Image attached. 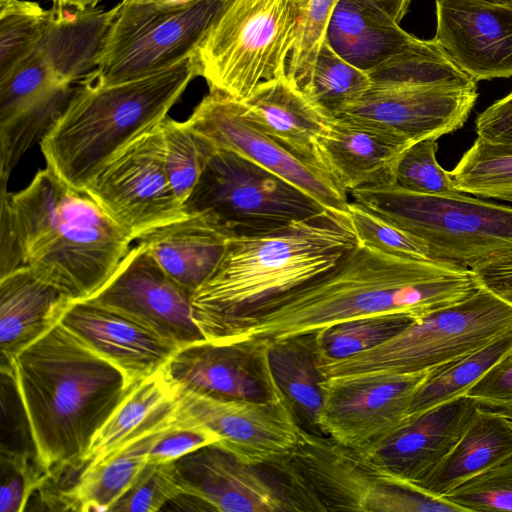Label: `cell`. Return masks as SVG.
<instances>
[{"instance_id": "cell-1", "label": "cell", "mask_w": 512, "mask_h": 512, "mask_svg": "<svg viewBox=\"0 0 512 512\" xmlns=\"http://www.w3.org/2000/svg\"><path fill=\"white\" fill-rule=\"evenodd\" d=\"M478 287L469 270L404 258L358 243L326 275L229 322L209 341H271L382 314L418 319L467 298Z\"/></svg>"}, {"instance_id": "cell-2", "label": "cell", "mask_w": 512, "mask_h": 512, "mask_svg": "<svg viewBox=\"0 0 512 512\" xmlns=\"http://www.w3.org/2000/svg\"><path fill=\"white\" fill-rule=\"evenodd\" d=\"M1 184L0 277L27 267L72 302L94 297L132 240L84 191L48 167L18 192Z\"/></svg>"}, {"instance_id": "cell-3", "label": "cell", "mask_w": 512, "mask_h": 512, "mask_svg": "<svg viewBox=\"0 0 512 512\" xmlns=\"http://www.w3.org/2000/svg\"><path fill=\"white\" fill-rule=\"evenodd\" d=\"M1 373L13 381L48 479L81 469L94 435L131 390L116 365L61 322Z\"/></svg>"}, {"instance_id": "cell-4", "label": "cell", "mask_w": 512, "mask_h": 512, "mask_svg": "<svg viewBox=\"0 0 512 512\" xmlns=\"http://www.w3.org/2000/svg\"><path fill=\"white\" fill-rule=\"evenodd\" d=\"M349 212L313 217L255 236L228 239L192 295V317L209 340L229 322L326 275L357 246Z\"/></svg>"}, {"instance_id": "cell-5", "label": "cell", "mask_w": 512, "mask_h": 512, "mask_svg": "<svg viewBox=\"0 0 512 512\" xmlns=\"http://www.w3.org/2000/svg\"><path fill=\"white\" fill-rule=\"evenodd\" d=\"M197 76L195 55L117 84H103L91 72L77 83L40 140L46 167L66 185L84 191L114 154L168 116Z\"/></svg>"}, {"instance_id": "cell-6", "label": "cell", "mask_w": 512, "mask_h": 512, "mask_svg": "<svg viewBox=\"0 0 512 512\" xmlns=\"http://www.w3.org/2000/svg\"><path fill=\"white\" fill-rule=\"evenodd\" d=\"M265 467L298 511L465 512L444 498L391 480L361 452L304 429L287 458Z\"/></svg>"}, {"instance_id": "cell-7", "label": "cell", "mask_w": 512, "mask_h": 512, "mask_svg": "<svg viewBox=\"0 0 512 512\" xmlns=\"http://www.w3.org/2000/svg\"><path fill=\"white\" fill-rule=\"evenodd\" d=\"M355 202L422 240L435 261L462 270L512 250V208L457 195H428L395 184L350 191Z\"/></svg>"}, {"instance_id": "cell-8", "label": "cell", "mask_w": 512, "mask_h": 512, "mask_svg": "<svg viewBox=\"0 0 512 512\" xmlns=\"http://www.w3.org/2000/svg\"><path fill=\"white\" fill-rule=\"evenodd\" d=\"M511 329L512 306L479 286L467 298L413 320L382 344L318 367L325 378L429 371L481 349Z\"/></svg>"}, {"instance_id": "cell-9", "label": "cell", "mask_w": 512, "mask_h": 512, "mask_svg": "<svg viewBox=\"0 0 512 512\" xmlns=\"http://www.w3.org/2000/svg\"><path fill=\"white\" fill-rule=\"evenodd\" d=\"M293 0H226L195 52L210 91L244 101L286 74L295 36Z\"/></svg>"}, {"instance_id": "cell-10", "label": "cell", "mask_w": 512, "mask_h": 512, "mask_svg": "<svg viewBox=\"0 0 512 512\" xmlns=\"http://www.w3.org/2000/svg\"><path fill=\"white\" fill-rule=\"evenodd\" d=\"M184 209L209 216L230 237H239L269 233L326 208L250 159L211 146Z\"/></svg>"}, {"instance_id": "cell-11", "label": "cell", "mask_w": 512, "mask_h": 512, "mask_svg": "<svg viewBox=\"0 0 512 512\" xmlns=\"http://www.w3.org/2000/svg\"><path fill=\"white\" fill-rule=\"evenodd\" d=\"M226 0L179 4L123 0L106 33L95 78L106 85L163 71L195 55Z\"/></svg>"}, {"instance_id": "cell-12", "label": "cell", "mask_w": 512, "mask_h": 512, "mask_svg": "<svg viewBox=\"0 0 512 512\" xmlns=\"http://www.w3.org/2000/svg\"><path fill=\"white\" fill-rule=\"evenodd\" d=\"M84 192L132 241L187 215L166 174L161 122L114 154Z\"/></svg>"}, {"instance_id": "cell-13", "label": "cell", "mask_w": 512, "mask_h": 512, "mask_svg": "<svg viewBox=\"0 0 512 512\" xmlns=\"http://www.w3.org/2000/svg\"><path fill=\"white\" fill-rule=\"evenodd\" d=\"M431 371H376L326 378L318 420L321 434L366 451L407 420L412 401Z\"/></svg>"}, {"instance_id": "cell-14", "label": "cell", "mask_w": 512, "mask_h": 512, "mask_svg": "<svg viewBox=\"0 0 512 512\" xmlns=\"http://www.w3.org/2000/svg\"><path fill=\"white\" fill-rule=\"evenodd\" d=\"M210 146L240 154L290 182L326 209L348 212L347 191L327 170L288 151L245 115L241 101L210 91L185 121Z\"/></svg>"}, {"instance_id": "cell-15", "label": "cell", "mask_w": 512, "mask_h": 512, "mask_svg": "<svg viewBox=\"0 0 512 512\" xmlns=\"http://www.w3.org/2000/svg\"><path fill=\"white\" fill-rule=\"evenodd\" d=\"M178 406L220 437L216 442L239 461L265 466L287 458L302 428L285 397L253 401L215 396L181 387Z\"/></svg>"}, {"instance_id": "cell-16", "label": "cell", "mask_w": 512, "mask_h": 512, "mask_svg": "<svg viewBox=\"0 0 512 512\" xmlns=\"http://www.w3.org/2000/svg\"><path fill=\"white\" fill-rule=\"evenodd\" d=\"M192 295L138 243L107 284L88 300L140 322L183 348L206 340L192 317Z\"/></svg>"}, {"instance_id": "cell-17", "label": "cell", "mask_w": 512, "mask_h": 512, "mask_svg": "<svg viewBox=\"0 0 512 512\" xmlns=\"http://www.w3.org/2000/svg\"><path fill=\"white\" fill-rule=\"evenodd\" d=\"M477 86L371 84L342 116L414 143L460 129L469 117Z\"/></svg>"}, {"instance_id": "cell-18", "label": "cell", "mask_w": 512, "mask_h": 512, "mask_svg": "<svg viewBox=\"0 0 512 512\" xmlns=\"http://www.w3.org/2000/svg\"><path fill=\"white\" fill-rule=\"evenodd\" d=\"M182 496L222 512L298 511L279 479L265 466L239 461L217 443L174 461Z\"/></svg>"}, {"instance_id": "cell-19", "label": "cell", "mask_w": 512, "mask_h": 512, "mask_svg": "<svg viewBox=\"0 0 512 512\" xmlns=\"http://www.w3.org/2000/svg\"><path fill=\"white\" fill-rule=\"evenodd\" d=\"M38 46L0 81V179L7 184L24 154L43 138L73 93Z\"/></svg>"}, {"instance_id": "cell-20", "label": "cell", "mask_w": 512, "mask_h": 512, "mask_svg": "<svg viewBox=\"0 0 512 512\" xmlns=\"http://www.w3.org/2000/svg\"><path fill=\"white\" fill-rule=\"evenodd\" d=\"M167 366L184 389L253 401L284 397L271 369L267 339L197 342L179 349Z\"/></svg>"}, {"instance_id": "cell-21", "label": "cell", "mask_w": 512, "mask_h": 512, "mask_svg": "<svg viewBox=\"0 0 512 512\" xmlns=\"http://www.w3.org/2000/svg\"><path fill=\"white\" fill-rule=\"evenodd\" d=\"M478 407L473 399L459 396L408 417L361 453L386 477L416 487L452 451Z\"/></svg>"}, {"instance_id": "cell-22", "label": "cell", "mask_w": 512, "mask_h": 512, "mask_svg": "<svg viewBox=\"0 0 512 512\" xmlns=\"http://www.w3.org/2000/svg\"><path fill=\"white\" fill-rule=\"evenodd\" d=\"M433 40L475 82L512 76V7L436 0Z\"/></svg>"}, {"instance_id": "cell-23", "label": "cell", "mask_w": 512, "mask_h": 512, "mask_svg": "<svg viewBox=\"0 0 512 512\" xmlns=\"http://www.w3.org/2000/svg\"><path fill=\"white\" fill-rule=\"evenodd\" d=\"M60 322L116 365L130 388L181 349L140 322L92 300L71 302Z\"/></svg>"}, {"instance_id": "cell-24", "label": "cell", "mask_w": 512, "mask_h": 512, "mask_svg": "<svg viewBox=\"0 0 512 512\" xmlns=\"http://www.w3.org/2000/svg\"><path fill=\"white\" fill-rule=\"evenodd\" d=\"M241 102L246 117L259 129L296 157L323 168L318 147L335 118L309 100L286 74L260 84Z\"/></svg>"}, {"instance_id": "cell-25", "label": "cell", "mask_w": 512, "mask_h": 512, "mask_svg": "<svg viewBox=\"0 0 512 512\" xmlns=\"http://www.w3.org/2000/svg\"><path fill=\"white\" fill-rule=\"evenodd\" d=\"M410 144L382 129L335 118L318 151L323 168L350 192L394 184L397 161Z\"/></svg>"}, {"instance_id": "cell-26", "label": "cell", "mask_w": 512, "mask_h": 512, "mask_svg": "<svg viewBox=\"0 0 512 512\" xmlns=\"http://www.w3.org/2000/svg\"><path fill=\"white\" fill-rule=\"evenodd\" d=\"M176 403L116 450L85 465L77 481L49 505L56 502L61 510L109 511L147 464L151 447L175 416Z\"/></svg>"}, {"instance_id": "cell-27", "label": "cell", "mask_w": 512, "mask_h": 512, "mask_svg": "<svg viewBox=\"0 0 512 512\" xmlns=\"http://www.w3.org/2000/svg\"><path fill=\"white\" fill-rule=\"evenodd\" d=\"M71 302L27 267L0 277L1 370L59 323Z\"/></svg>"}, {"instance_id": "cell-28", "label": "cell", "mask_w": 512, "mask_h": 512, "mask_svg": "<svg viewBox=\"0 0 512 512\" xmlns=\"http://www.w3.org/2000/svg\"><path fill=\"white\" fill-rule=\"evenodd\" d=\"M230 235L204 214H187L138 240L162 269L192 293L218 264Z\"/></svg>"}, {"instance_id": "cell-29", "label": "cell", "mask_w": 512, "mask_h": 512, "mask_svg": "<svg viewBox=\"0 0 512 512\" xmlns=\"http://www.w3.org/2000/svg\"><path fill=\"white\" fill-rule=\"evenodd\" d=\"M419 40L367 0H339L325 39L339 56L367 73Z\"/></svg>"}, {"instance_id": "cell-30", "label": "cell", "mask_w": 512, "mask_h": 512, "mask_svg": "<svg viewBox=\"0 0 512 512\" xmlns=\"http://www.w3.org/2000/svg\"><path fill=\"white\" fill-rule=\"evenodd\" d=\"M512 454V425L507 416L478 407L461 439L442 463L416 487L443 497L460 484Z\"/></svg>"}, {"instance_id": "cell-31", "label": "cell", "mask_w": 512, "mask_h": 512, "mask_svg": "<svg viewBox=\"0 0 512 512\" xmlns=\"http://www.w3.org/2000/svg\"><path fill=\"white\" fill-rule=\"evenodd\" d=\"M50 9L49 18L39 47L47 54L58 75L70 84L96 69L106 33L118 11Z\"/></svg>"}, {"instance_id": "cell-32", "label": "cell", "mask_w": 512, "mask_h": 512, "mask_svg": "<svg viewBox=\"0 0 512 512\" xmlns=\"http://www.w3.org/2000/svg\"><path fill=\"white\" fill-rule=\"evenodd\" d=\"M272 372L299 425L322 435L319 414L324 401L315 334L294 335L269 341Z\"/></svg>"}, {"instance_id": "cell-33", "label": "cell", "mask_w": 512, "mask_h": 512, "mask_svg": "<svg viewBox=\"0 0 512 512\" xmlns=\"http://www.w3.org/2000/svg\"><path fill=\"white\" fill-rule=\"evenodd\" d=\"M167 365L131 388L94 435L81 459V469L116 450L174 406L181 386Z\"/></svg>"}, {"instance_id": "cell-34", "label": "cell", "mask_w": 512, "mask_h": 512, "mask_svg": "<svg viewBox=\"0 0 512 512\" xmlns=\"http://www.w3.org/2000/svg\"><path fill=\"white\" fill-rule=\"evenodd\" d=\"M512 349V329L481 349L433 369L418 389L408 417L462 396Z\"/></svg>"}, {"instance_id": "cell-35", "label": "cell", "mask_w": 512, "mask_h": 512, "mask_svg": "<svg viewBox=\"0 0 512 512\" xmlns=\"http://www.w3.org/2000/svg\"><path fill=\"white\" fill-rule=\"evenodd\" d=\"M449 173L463 194L512 203V145L477 136Z\"/></svg>"}, {"instance_id": "cell-36", "label": "cell", "mask_w": 512, "mask_h": 512, "mask_svg": "<svg viewBox=\"0 0 512 512\" xmlns=\"http://www.w3.org/2000/svg\"><path fill=\"white\" fill-rule=\"evenodd\" d=\"M370 87L369 74L339 56L325 41L301 91L324 113L338 118Z\"/></svg>"}, {"instance_id": "cell-37", "label": "cell", "mask_w": 512, "mask_h": 512, "mask_svg": "<svg viewBox=\"0 0 512 512\" xmlns=\"http://www.w3.org/2000/svg\"><path fill=\"white\" fill-rule=\"evenodd\" d=\"M415 320L405 314H382L342 321L315 334L319 364L351 357L392 338Z\"/></svg>"}, {"instance_id": "cell-38", "label": "cell", "mask_w": 512, "mask_h": 512, "mask_svg": "<svg viewBox=\"0 0 512 512\" xmlns=\"http://www.w3.org/2000/svg\"><path fill=\"white\" fill-rule=\"evenodd\" d=\"M50 10L27 0H0V81L38 47Z\"/></svg>"}, {"instance_id": "cell-39", "label": "cell", "mask_w": 512, "mask_h": 512, "mask_svg": "<svg viewBox=\"0 0 512 512\" xmlns=\"http://www.w3.org/2000/svg\"><path fill=\"white\" fill-rule=\"evenodd\" d=\"M163 158L169 182L184 204L204 168L211 146L184 122L166 116L161 121Z\"/></svg>"}, {"instance_id": "cell-40", "label": "cell", "mask_w": 512, "mask_h": 512, "mask_svg": "<svg viewBox=\"0 0 512 512\" xmlns=\"http://www.w3.org/2000/svg\"><path fill=\"white\" fill-rule=\"evenodd\" d=\"M339 0H293L296 24L286 75L300 90L307 84Z\"/></svg>"}, {"instance_id": "cell-41", "label": "cell", "mask_w": 512, "mask_h": 512, "mask_svg": "<svg viewBox=\"0 0 512 512\" xmlns=\"http://www.w3.org/2000/svg\"><path fill=\"white\" fill-rule=\"evenodd\" d=\"M436 140L427 138L416 141L403 151L394 170L396 186L419 194H463L454 186L449 171L437 162Z\"/></svg>"}, {"instance_id": "cell-42", "label": "cell", "mask_w": 512, "mask_h": 512, "mask_svg": "<svg viewBox=\"0 0 512 512\" xmlns=\"http://www.w3.org/2000/svg\"><path fill=\"white\" fill-rule=\"evenodd\" d=\"M348 212L358 243L404 258L435 261L422 240L363 205L349 202Z\"/></svg>"}, {"instance_id": "cell-43", "label": "cell", "mask_w": 512, "mask_h": 512, "mask_svg": "<svg viewBox=\"0 0 512 512\" xmlns=\"http://www.w3.org/2000/svg\"><path fill=\"white\" fill-rule=\"evenodd\" d=\"M442 498L460 506L465 512H512V454Z\"/></svg>"}, {"instance_id": "cell-44", "label": "cell", "mask_w": 512, "mask_h": 512, "mask_svg": "<svg viewBox=\"0 0 512 512\" xmlns=\"http://www.w3.org/2000/svg\"><path fill=\"white\" fill-rule=\"evenodd\" d=\"M0 511L22 512L30 496L48 480L33 451L1 446Z\"/></svg>"}, {"instance_id": "cell-45", "label": "cell", "mask_w": 512, "mask_h": 512, "mask_svg": "<svg viewBox=\"0 0 512 512\" xmlns=\"http://www.w3.org/2000/svg\"><path fill=\"white\" fill-rule=\"evenodd\" d=\"M174 461H148L131 487L109 511L155 512L179 498L183 493L176 478Z\"/></svg>"}, {"instance_id": "cell-46", "label": "cell", "mask_w": 512, "mask_h": 512, "mask_svg": "<svg viewBox=\"0 0 512 512\" xmlns=\"http://www.w3.org/2000/svg\"><path fill=\"white\" fill-rule=\"evenodd\" d=\"M219 441L217 433L180 410L177 400L175 416L151 447L148 461H174L196 449Z\"/></svg>"}, {"instance_id": "cell-47", "label": "cell", "mask_w": 512, "mask_h": 512, "mask_svg": "<svg viewBox=\"0 0 512 512\" xmlns=\"http://www.w3.org/2000/svg\"><path fill=\"white\" fill-rule=\"evenodd\" d=\"M464 395L479 407L512 417V349Z\"/></svg>"}, {"instance_id": "cell-48", "label": "cell", "mask_w": 512, "mask_h": 512, "mask_svg": "<svg viewBox=\"0 0 512 512\" xmlns=\"http://www.w3.org/2000/svg\"><path fill=\"white\" fill-rule=\"evenodd\" d=\"M475 130L480 137L512 145V92L477 116Z\"/></svg>"}, {"instance_id": "cell-49", "label": "cell", "mask_w": 512, "mask_h": 512, "mask_svg": "<svg viewBox=\"0 0 512 512\" xmlns=\"http://www.w3.org/2000/svg\"><path fill=\"white\" fill-rule=\"evenodd\" d=\"M470 271L479 286L512 306V250Z\"/></svg>"}, {"instance_id": "cell-50", "label": "cell", "mask_w": 512, "mask_h": 512, "mask_svg": "<svg viewBox=\"0 0 512 512\" xmlns=\"http://www.w3.org/2000/svg\"><path fill=\"white\" fill-rule=\"evenodd\" d=\"M386 14H388L391 18H393L396 22L400 23V21L404 18L406 13L408 12L409 6L412 0H367Z\"/></svg>"}, {"instance_id": "cell-51", "label": "cell", "mask_w": 512, "mask_h": 512, "mask_svg": "<svg viewBox=\"0 0 512 512\" xmlns=\"http://www.w3.org/2000/svg\"><path fill=\"white\" fill-rule=\"evenodd\" d=\"M101 0H52L53 7L68 8L72 7L74 10L85 11L95 9Z\"/></svg>"}, {"instance_id": "cell-52", "label": "cell", "mask_w": 512, "mask_h": 512, "mask_svg": "<svg viewBox=\"0 0 512 512\" xmlns=\"http://www.w3.org/2000/svg\"><path fill=\"white\" fill-rule=\"evenodd\" d=\"M125 1L133 2V3H143V4L154 3V4L167 5V4H179V3L189 2L192 0H125Z\"/></svg>"}, {"instance_id": "cell-53", "label": "cell", "mask_w": 512, "mask_h": 512, "mask_svg": "<svg viewBox=\"0 0 512 512\" xmlns=\"http://www.w3.org/2000/svg\"><path fill=\"white\" fill-rule=\"evenodd\" d=\"M472 1L480 2V3H484V4H490V5L512 7V0H472Z\"/></svg>"}, {"instance_id": "cell-54", "label": "cell", "mask_w": 512, "mask_h": 512, "mask_svg": "<svg viewBox=\"0 0 512 512\" xmlns=\"http://www.w3.org/2000/svg\"><path fill=\"white\" fill-rule=\"evenodd\" d=\"M508 418H509V420H510V423H511V425H512V417H508Z\"/></svg>"}]
</instances>
